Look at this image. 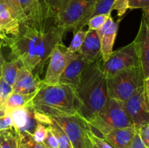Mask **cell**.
I'll list each match as a JSON object with an SVG mask.
<instances>
[{"label": "cell", "mask_w": 149, "mask_h": 148, "mask_svg": "<svg viewBox=\"0 0 149 148\" xmlns=\"http://www.w3.org/2000/svg\"><path fill=\"white\" fill-rule=\"evenodd\" d=\"M65 34L52 15L20 23L18 33L10 38L6 46L10 48L11 59H19L24 68L40 77L52 50L63 42Z\"/></svg>", "instance_id": "6da1fadb"}, {"label": "cell", "mask_w": 149, "mask_h": 148, "mask_svg": "<svg viewBox=\"0 0 149 148\" xmlns=\"http://www.w3.org/2000/svg\"><path fill=\"white\" fill-rule=\"evenodd\" d=\"M102 62L100 58L89 64L74 89L77 115L87 123L95 118L109 99L107 78L102 69Z\"/></svg>", "instance_id": "7a4b0ae2"}, {"label": "cell", "mask_w": 149, "mask_h": 148, "mask_svg": "<svg viewBox=\"0 0 149 148\" xmlns=\"http://www.w3.org/2000/svg\"><path fill=\"white\" fill-rule=\"evenodd\" d=\"M30 106L35 112L50 118L77 115L74 89L63 84H43Z\"/></svg>", "instance_id": "3957f363"}, {"label": "cell", "mask_w": 149, "mask_h": 148, "mask_svg": "<svg viewBox=\"0 0 149 148\" xmlns=\"http://www.w3.org/2000/svg\"><path fill=\"white\" fill-rule=\"evenodd\" d=\"M107 78L109 98L125 102L140 88L143 86L144 77L141 67H134L119 71Z\"/></svg>", "instance_id": "277c9868"}, {"label": "cell", "mask_w": 149, "mask_h": 148, "mask_svg": "<svg viewBox=\"0 0 149 148\" xmlns=\"http://www.w3.org/2000/svg\"><path fill=\"white\" fill-rule=\"evenodd\" d=\"M88 124L100 134L111 129L135 128L124 102L109 97L95 118Z\"/></svg>", "instance_id": "5b68a950"}, {"label": "cell", "mask_w": 149, "mask_h": 148, "mask_svg": "<svg viewBox=\"0 0 149 148\" xmlns=\"http://www.w3.org/2000/svg\"><path fill=\"white\" fill-rule=\"evenodd\" d=\"M95 0H68L56 15L58 26L65 32H77L90 19Z\"/></svg>", "instance_id": "8992f818"}, {"label": "cell", "mask_w": 149, "mask_h": 148, "mask_svg": "<svg viewBox=\"0 0 149 148\" xmlns=\"http://www.w3.org/2000/svg\"><path fill=\"white\" fill-rule=\"evenodd\" d=\"M4 2L11 15L19 23L55 15L48 8L45 0H4Z\"/></svg>", "instance_id": "52a82bcc"}, {"label": "cell", "mask_w": 149, "mask_h": 148, "mask_svg": "<svg viewBox=\"0 0 149 148\" xmlns=\"http://www.w3.org/2000/svg\"><path fill=\"white\" fill-rule=\"evenodd\" d=\"M68 136L73 148H93L88 135L90 125L78 115L52 118Z\"/></svg>", "instance_id": "ba28073f"}, {"label": "cell", "mask_w": 149, "mask_h": 148, "mask_svg": "<svg viewBox=\"0 0 149 148\" xmlns=\"http://www.w3.org/2000/svg\"><path fill=\"white\" fill-rule=\"evenodd\" d=\"M134 67L141 66L133 41L113 51L109 59L102 62V69L106 78L115 75L119 71Z\"/></svg>", "instance_id": "9c48e42d"}, {"label": "cell", "mask_w": 149, "mask_h": 148, "mask_svg": "<svg viewBox=\"0 0 149 148\" xmlns=\"http://www.w3.org/2000/svg\"><path fill=\"white\" fill-rule=\"evenodd\" d=\"M74 54V52L68 51V47L63 42L58 44L53 48L49 56L47 69L42 80L43 84L45 85L59 84L60 78Z\"/></svg>", "instance_id": "30bf717a"}, {"label": "cell", "mask_w": 149, "mask_h": 148, "mask_svg": "<svg viewBox=\"0 0 149 148\" xmlns=\"http://www.w3.org/2000/svg\"><path fill=\"white\" fill-rule=\"evenodd\" d=\"M127 112L136 129L149 123V110L146 102L144 88H140L133 95L124 102Z\"/></svg>", "instance_id": "8fae6325"}, {"label": "cell", "mask_w": 149, "mask_h": 148, "mask_svg": "<svg viewBox=\"0 0 149 148\" xmlns=\"http://www.w3.org/2000/svg\"><path fill=\"white\" fill-rule=\"evenodd\" d=\"M6 114L11 117L16 133L33 134L38 121L35 118L34 110L30 105L7 110Z\"/></svg>", "instance_id": "7c38bea8"}, {"label": "cell", "mask_w": 149, "mask_h": 148, "mask_svg": "<svg viewBox=\"0 0 149 148\" xmlns=\"http://www.w3.org/2000/svg\"><path fill=\"white\" fill-rule=\"evenodd\" d=\"M133 43L145 80L149 78V28L143 17Z\"/></svg>", "instance_id": "4fadbf2b"}, {"label": "cell", "mask_w": 149, "mask_h": 148, "mask_svg": "<svg viewBox=\"0 0 149 148\" xmlns=\"http://www.w3.org/2000/svg\"><path fill=\"white\" fill-rule=\"evenodd\" d=\"M122 19L115 21L111 16L108 17L107 20L100 29L97 30L101 45V54L103 62L107 60L112 52L115 39L117 34L119 25Z\"/></svg>", "instance_id": "5bb4252c"}, {"label": "cell", "mask_w": 149, "mask_h": 148, "mask_svg": "<svg viewBox=\"0 0 149 148\" xmlns=\"http://www.w3.org/2000/svg\"><path fill=\"white\" fill-rule=\"evenodd\" d=\"M88 65V62L81 55L74 53L60 78L59 84L68 86L75 89L79 84L83 71Z\"/></svg>", "instance_id": "9a60e30c"}, {"label": "cell", "mask_w": 149, "mask_h": 148, "mask_svg": "<svg viewBox=\"0 0 149 148\" xmlns=\"http://www.w3.org/2000/svg\"><path fill=\"white\" fill-rule=\"evenodd\" d=\"M43 84L40 77L23 66L19 71L17 79L13 86V91L23 94H36Z\"/></svg>", "instance_id": "2e32d148"}, {"label": "cell", "mask_w": 149, "mask_h": 148, "mask_svg": "<svg viewBox=\"0 0 149 148\" xmlns=\"http://www.w3.org/2000/svg\"><path fill=\"white\" fill-rule=\"evenodd\" d=\"M136 133L135 128H124L111 129L101 135L113 148H131Z\"/></svg>", "instance_id": "e0dca14e"}, {"label": "cell", "mask_w": 149, "mask_h": 148, "mask_svg": "<svg viewBox=\"0 0 149 148\" xmlns=\"http://www.w3.org/2000/svg\"><path fill=\"white\" fill-rule=\"evenodd\" d=\"M89 64L102 58L101 45L97 30H87V36L78 52Z\"/></svg>", "instance_id": "ac0fdd59"}, {"label": "cell", "mask_w": 149, "mask_h": 148, "mask_svg": "<svg viewBox=\"0 0 149 148\" xmlns=\"http://www.w3.org/2000/svg\"><path fill=\"white\" fill-rule=\"evenodd\" d=\"M0 26L9 38L18 33L20 23L11 15L4 0H0Z\"/></svg>", "instance_id": "d6986e66"}, {"label": "cell", "mask_w": 149, "mask_h": 148, "mask_svg": "<svg viewBox=\"0 0 149 148\" xmlns=\"http://www.w3.org/2000/svg\"><path fill=\"white\" fill-rule=\"evenodd\" d=\"M23 66L22 62L17 59H11L10 61L5 60L1 66V77L13 86L17 79L19 71Z\"/></svg>", "instance_id": "ffe728a7"}, {"label": "cell", "mask_w": 149, "mask_h": 148, "mask_svg": "<svg viewBox=\"0 0 149 148\" xmlns=\"http://www.w3.org/2000/svg\"><path fill=\"white\" fill-rule=\"evenodd\" d=\"M36 94H23L20 93L13 92L7 99L4 105L5 111L17 107H26L30 105L31 102Z\"/></svg>", "instance_id": "44dd1931"}, {"label": "cell", "mask_w": 149, "mask_h": 148, "mask_svg": "<svg viewBox=\"0 0 149 148\" xmlns=\"http://www.w3.org/2000/svg\"><path fill=\"white\" fill-rule=\"evenodd\" d=\"M47 126L58 139V144H59L58 148H73L72 145L66 133L60 127L59 125L52 118H49V121Z\"/></svg>", "instance_id": "7402d4cb"}, {"label": "cell", "mask_w": 149, "mask_h": 148, "mask_svg": "<svg viewBox=\"0 0 149 148\" xmlns=\"http://www.w3.org/2000/svg\"><path fill=\"white\" fill-rule=\"evenodd\" d=\"M0 148H17V136L14 129L0 131Z\"/></svg>", "instance_id": "603a6c76"}, {"label": "cell", "mask_w": 149, "mask_h": 148, "mask_svg": "<svg viewBox=\"0 0 149 148\" xmlns=\"http://www.w3.org/2000/svg\"><path fill=\"white\" fill-rule=\"evenodd\" d=\"M116 0H95L90 18L97 15H111Z\"/></svg>", "instance_id": "cb8c5ba5"}, {"label": "cell", "mask_w": 149, "mask_h": 148, "mask_svg": "<svg viewBox=\"0 0 149 148\" xmlns=\"http://www.w3.org/2000/svg\"><path fill=\"white\" fill-rule=\"evenodd\" d=\"M17 148H46L42 143L36 142L31 134L17 133Z\"/></svg>", "instance_id": "d4e9b609"}, {"label": "cell", "mask_w": 149, "mask_h": 148, "mask_svg": "<svg viewBox=\"0 0 149 148\" xmlns=\"http://www.w3.org/2000/svg\"><path fill=\"white\" fill-rule=\"evenodd\" d=\"M74 33L72 41H71L69 46H68V49L71 52L78 53L79 50L84 42L86 36H87V30L81 28Z\"/></svg>", "instance_id": "484cf974"}, {"label": "cell", "mask_w": 149, "mask_h": 148, "mask_svg": "<svg viewBox=\"0 0 149 148\" xmlns=\"http://www.w3.org/2000/svg\"><path fill=\"white\" fill-rule=\"evenodd\" d=\"M111 15H97L92 17L87 22V25L89 27V30H97L104 25L108 17Z\"/></svg>", "instance_id": "4316f807"}, {"label": "cell", "mask_w": 149, "mask_h": 148, "mask_svg": "<svg viewBox=\"0 0 149 148\" xmlns=\"http://www.w3.org/2000/svg\"><path fill=\"white\" fill-rule=\"evenodd\" d=\"M89 137L91 140L93 145L96 148H113L111 145L106 142L103 138L97 136L95 133L93 131L92 128H90V130L88 131Z\"/></svg>", "instance_id": "83f0119b"}, {"label": "cell", "mask_w": 149, "mask_h": 148, "mask_svg": "<svg viewBox=\"0 0 149 148\" xmlns=\"http://www.w3.org/2000/svg\"><path fill=\"white\" fill-rule=\"evenodd\" d=\"M47 131V126L38 122L36 129H35L34 131H33V134H32V136H33V139L36 142L42 143L45 138H46Z\"/></svg>", "instance_id": "f1b7e54d"}, {"label": "cell", "mask_w": 149, "mask_h": 148, "mask_svg": "<svg viewBox=\"0 0 149 148\" xmlns=\"http://www.w3.org/2000/svg\"><path fill=\"white\" fill-rule=\"evenodd\" d=\"M45 1L49 10L55 15H57L66 4L68 0H45Z\"/></svg>", "instance_id": "f546056e"}, {"label": "cell", "mask_w": 149, "mask_h": 148, "mask_svg": "<svg viewBox=\"0 0 149 148\" xmlns=\"http://www.w3.org/2000/svg\"><path fill=\"white\" fill-rule=\"evenodd\" d=\"M128 10L142 9L149 10V0H127Z\"/></svg>", "instance_id": "4dcf8cb0"}, {"label": "cell", "mask_w": 149, "mask_h": 148, "mask_svg": "<svg viewBox=\"0 0 149 148\" xmlns=\"http://www.w3.org/2000/svg\"><path fill=\"white\" fill-rule=\"evenodd\" d=\"M42 144L45 145L46 148H58V147H59L58 139H57L55 134L49 129H48L47 134L46 138L43 141Z\"/></svg>", "instance_id": "1f68e13d"}, {"label": "cell", "mask_w": 149, "mask_h": 148, "mask_svg": "<svg viewBox=\"0 0 149 148\" xmlns=\"http://www.w3.org/2000/svg\"><path fill=\"white\" fill-rule=\"evenodd\" d=\"M140 138L147 148H149V123L137 129Z\"/></svg>", "instance_id": "d6a6232c"}, {"label": "cell", "mask_w": 149, "mask_h": 148, "mask_svg": "<svg viewBox=\"0 0 149 148\" xmlns=\"http://www.w3.org/2000/svg\"><path fill=\"white\" fill-rule=\"evenodd\" d=\"M116 10L119 17H122L128 10L127 0H116L113 5V10Z\"/></svg>", "instance_id": "836d02e7"}, {"label": "cell", "mask_w": 149, "mask_h": 148, "mask_svg": "<svg viewBox=\"0 0 149 148\" xmlns=\"http://www.w3.org/2000/svg\"><path fill=\"white\" fill-rule=\"evenodd\" d=\"M13 129V123L11 117L7 114L0 116V131Z\"/></svg>", "instance_id": "e575fe53"}, {"label": "cell", "mask_w": 149, "mask_h": 148, "mask_svg": "<svg viewBox=\"0 0 149 148\" xmlns=\"http://www.w3.org/2000/svg\"><path fill=\"white\" fill-rule=\"evenodd\" d=\"M131 148H147L144 145V144L143 143L142 140H141V138H140L139 134L138 133V131H137L136 134H135V137H134L133 140H132Z\"/></svg>", "instance_id": "d590c367"}, {"label": "cell", "mask_w": 149, "mask_h": 148, "mask_svg": "<svg viewBox=\"0 0 149 148\" xmlns=\"http://www.w3.org/2000/svg\"><path fill=\"white\" fill-rule=\"evenodd\" d=\"M143 88H144V94H145L146 102L147 107H148V109L149 110V78L144 80Z\"/></svg>", "instance_id": "8d00e7d4"}, {"label": "cell", "mask_w": 149, "mask_h": 148, "mask_svg": "<svg viewBox=\"0 0 149 148\" xmlns=\"http://www.w3.org/2000/svg\"><path fill=\"white\" fill-rule=\"evenodd\" d=\"M0 39L2 41L3 45H4V46H6L7 43L8 42L9 39H10V38L5 34V33L4 32L3 29L1 28V26H0Z\"/></svg>", "instance_id": "74e56055"}, {"label": "cell", "mask_w": 149, "mask_h": 148, "mask_svg": "<svg viewBox=\"0 0 149 148\" xmlns=\"http://www.w3.org/2000/svg\"><path fill=\"white\" fill-rule=\"evenodd\" d=\"M3 46H4V45H3L2 41H1V39H0V77H1V66H2L3 63H4V61H5V59H4V56H3L2 51H1V48H2Z\"/></svg>", "instance_id": "f35d334b"}, {"label": "cell", "mask_w": 149, "mask_h": 148, "mask_svg": "<svg viewBox=\"0 0 149 148\" xmlns=\"http://www.w3.org/2000/svg\"><path fill=\"white\" fill-rule=\"evenodd\" d=\"M143 18L146 22L149 28V10H143Z\"/></svg>", "instance_id": "ab89813d"}, {"label": "cell", "mask_w": 149, "mask_h": 148, "mask_svg": "<svg viewBox=\"0 0 149 148\" xmlns=\"http://www.w3.org/2000/svg\"><path fill=\"white\" fill-rule=\"evenodd\" d=\"M93 148H96V147H95L94 146V145H93Z\"/></svg>", "instance_id": "60d3db41"}]
</instances>
